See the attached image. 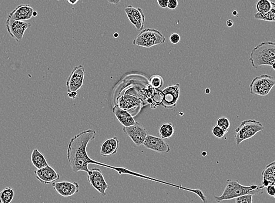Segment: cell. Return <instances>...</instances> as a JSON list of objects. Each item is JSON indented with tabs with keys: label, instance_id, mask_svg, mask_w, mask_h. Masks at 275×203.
I'll return each instance as SVG.
<instances>
[{
	"label": "cell",
	"instance_id": "1",
	"mask_svg": "<svg viewBox=\"0 0 275 203\" xmlns=\"http://www.w3.org/2000/svg\"><path fill=\"white\" fill-rule=\"evenodd\" d=\"M96 131L88 130L82 132L73 137L69 141L67 149V160L75 173L89 171L88 165L91 160L87 154L86 149L88 144L95 138Z\"/></svg>",
	"mask_w": 275,
	"mask_h": 203
},
{
	"label": "cell",
	"instance_id": "2",
	"mask_svg": "<svg viewBox=\"0 0 275 203\" xmlns=\"http://www.w3.org/2000/svg\"><path fill=\"white\" fill-rule=\"evenodd\" d=\"M227 186L223 194L220 196H214V199L218 203L230 201L239 196L250 194L252 195H261L264 194L263 185H251L246 186L240 184L237 181H227Z\"/></svg>",
	"mask_w": 275,
	"mask_h": 203
},
{
	"label": "cell",
	"instance_id": "3",
	"mask_svg": "<svg viewBox=\"0 0 275 203\" xmlns=\"http://www.w3.org/2000/svg\"><path fill=\"white\" fill-rule=\"evenodd\" d=\"M250 62L255 69L267 66L275 70V42H264L255 47L251 53Z\"/></svg>",
	"mask_w": 275,
	"mask_h": 203
},
{
	"label": "cell",
	"instance_id": "4",
	"mask_svg": "<svg viewBox=\"0 0 275 203\" xmlns=\"http://www.w3.org/2000/svg\"><path fill=\"white\" fill-rule=\"evenodd\" d=\"M166 42L165 36L159 30L147 28L141 30L133 41L134 45L150 48L152 47L162 45Z\"/></svg>",
	"mask_w": 275,
	"mask_h": 203
},
{
	"label": "cell",
	"instance_id": "5",
	"mask_svg": "<svg viewBox=\"0 0 275 203\" xmlns=\"http://www.w3.org/2000/svg\"><path fill=\"white\" fill-rule=\"evenodd\" d=\"M264 127L260 122L255 120H245L236 128V143L237 145L243 141L253 138L259 132L264 130Z\"/></svg>",
	"mask_w": 275,
	"mask_h": 203
},
{
	"label": "cell",
	"instance_id": "6",
	"mask_svg": "<svg viewBox=\"0 0 275 203\" xmlns=\"http://www.w3.org/2000/svg\"><path fill=\"white\" fill-rule=\"evenodd\" d=\"M275 85L274 77L268 74H263L254 78L250 85V93L253 95L266 96Z\"/></svg>",
	"mask_w": 275,
	"mask_h": 203
},
{
	"label": "cell",
	"instance_id": "7",
	"mask_svg": "<svg viewBox=\"0 0 275 203\" xmlns=\"http://www.w3.org/2000/svg\"><path fill=\"white\" fill-rule=\"evenodd\" d=\"M5 26L9 35L16 42L21 41L26 30L31 26V23L25 21H19L7 17Z\"/></svg>",
	"mask_w": 275,
	"mask_h": 203
},
{
	"label": "cell",
	"instance_id": "8",
	"mask_svg": "<svg viewBox=\"0 0 275 203\" xmlns=\"http://www.w3.org/2000/svg\"><path fill=\"white\" fill-rule=\"evenodd\" d=\"M85 75V69L83 65L77 66L73 68L66 80L68 92L77 91L83 86Z\"/></svg>",
	"mask_w": 275,
	"mask_h": 203
},
{
	"label": "cell",
	"instance_id": "9",
	"mask_svg": "<svg viewBox=\"0 0 275 203\" xmlns=\"http://www.w3.org/2000/svg\"><path fill=\"white\" fill-rule=\"evenodd\" d=\"M163 100L161 106L166 109H173L179 101L180 94V84L169 86L162 90Z\"/></svg>",
	"mask_w": 275,
	"mask_h": 203
},
{
	"label": "cell",
	"instance_id": "10",
	"mask_svg": "<svg viewBox=\"0 0 275 203\" xmlns=\"http://www.w3.org/2000/svg\"><path fill=\"white\" fill-rule=\"evenodd\" d=\"M88 181L94 189H95L100 195L103 196L106 195V191L109 188L105 178L100 169L99 168H93L88 172Z\"/></svg>",
	"mask_w": 275,
	"mask_h": 203
},
{
	"label": "cell",
	"instance_id": "11",
	"mask_svg": "<svg viewBox=\"0 0 275 203\" xmlns=\"http://www.w3.org/2000/svg\"><path fill=\"white\" fill-rule=\"evenodd\" d=\"M124 133L126 134L137 146L143 145L147 135H148L146 128L142 124L136 122L133 126L123 127Z\"/></svg>",
	"mask_w": 275,
	"mask_h": 203
},
{
	"label": "cell",
	"instance_id": "12",
	"mask_svg": "<svg viewBox=\"0 0 275 203\" xmlns=\"http://www.w3.org/2000/svg\"><path fill=\"white\" fill-rule=\"evenodd\" d=\"M143 145L149 150L160 154H168L170 151V145L164 139L153 135H147Z\"/></svg>",
	"mask_w": 275,
	"mask_h": 203
},
{
	"label": "cell",
	"instance_id": "13",
	"mask_svg": "<svg viewBox=\"0 0 275 203\" xmlns=\"http://www.w3.org/2000/svg\"><path fill=\"white\" fill-rule=\"evenodd\" d=\"M125 12L130 22L135 26L137 30L141 31L143 29L145 16L142 8H135L130 5L125 8Z\"/></svg>",
	"mask_w": 275,
	"mask_h": 203
},
{
	"label": "cell",
	"instance_id": "14",
	"mask_svg": "<svg viewBox=\"0 0 275 203\" xmlns=\"http://www.w3.org/2000/svg\"><path fill=\"white\" fill-rule=\"evenodd\" d=\"M52 185L58 194L64 198L70 197L77 194L79 191V185L77 182H54Z\"/></svg>",
	"mask_w": 275,
	"mask_h": 203
},
{
	"label": "cell",
	"instance_id": "15",
	"mask_svg": "<svg viewBox=\"0 0 275 203\" xmlns=\"http://www.w3.org/2000/svg\"><path fill=\"white\" fill-rule=\"evenodd\" d=\"M35 178L42 184L50 185L59 180L60 175L48 165L34 171Z\"/></svg>",
	"mask_w": 275,
	"mask_h": 203
},
{
	"label": "cell",
	"instance_id": "16",
	"mask_svg": "<svg viewBox=\"0 0 275 203\" xmlns=\"http://www.w3.org/2000/svg\"><path fill=\"white\" fill-rule=\"evenodd\" d=\"M34 9L28 4L19 5L12 11L8 13V16L15 20L19 21H28L33 16Z\"/></svg>",
	"mask_w": 275,
	"mask_h": 203
},
{
	"label": "cell",
	"instance_id": "17",
	"mask_svg": "<svg viewBox=\"0 0 275 203\" xmlns=\"http://www.w3.org/2000/svg\"><path fill=\"white\" fill-rule=\"evenodd\" d=\"M119 148V141L116 137L108 139L102 145L100 153L103 157H111L117 153Z\"/></svg>",
	"mask_w": 275,
	"mask_h": 203
},
{
	"label": "cell",
	"instance_id": "18",
	"mask_svg": "<svg viewBox=\"0 0 275 203\" xmlns=\"http://www.w3.org/2000/svg\"><path fill=\"white\" fill-rule=\"evenodd\" d=\"M112 112L124 127H129L135 124L136 121L128 111L123 110L118 105L112 108Z\"/></svg>",
	"mask_w": 275,
	"mask_h": 203
},
{
	"label": "cell",
	"instance_id": "19",
	"mask_svg": "<svg viewBox=\"0 0 275 203\" xmlns=\"http://www.w3.org/2000/svg\"><path fill=\"white\" fill-rule=\"evenodd\" d=\"M117 103L122 109L128 111L138 107L141 103V101L135 96L125 94L117 98Z\"/></svg>",
	"mask_w": 275,
	"mask_h": 203
},
{
	"label": "cell",
	"instance_id": "20",
	"mask_svg": "<svg viewBox=\"0 0 275 203\" xmlns=\"http://www.w3.org/2000/svg\"><path fill=\"white\" fill-rule=\"evenodd\" d=\"M263 181V185L264 188L269 185H274L275 183V162L268 164L262 172Z\"/></svg>",
	"mask_w": 275,
	"mask_h": 203
},
{
	"label": "cell",
	"instance_id": "21",
	"mask_svg": "<svg viewBox=\"0 0 275 203\" xmlns=\"http://www.w3.org/2000/svg\"><path fill=\"white\" fill-rule=\"evenodd\" d=\"M146 97L150 101L149 103L151 104V107L156 108L157 106H160L162 102L163 97L162 90L154 89L150 86L149 89L147 90Z\"/></svg>",
	"mask_w": 275,
	"mask_h": 203
},
{
	"label": "cell",
	"instance_id": "22",
	"mask_svg": "<svg viewBox=\"0 0 275 203\" xmlns=\"http://www.w3.org/2000/svg\"><path fill=\"white\" fill-rule=\"evenodd\" d=\"M31 162L32 165L37 169L45 167L48 165L44 155L37 148L34 149L32 152Z\"/></svg>",
	"mask_w": 275,
	"mask_h": 203
},
{
	"label": "cell",
	"instance_id": "23",
	"mask_svg": "<svg viewBox=\"0 0 275 203\" xmlns=\"http://www.w3.org/2000/svg\"><path fill=\"white\" fill-rule=\"evenodd\" d=\"M174 126L172 123H164L160 127L159 135L164 140H167L173 136L174 134Z\"/></svg>",
	"mask_w": 275,
	"mask_h": 203
},
{
	"label": "cell",
	"instance_id": "24",
	"mask_svg": "<svg viewBox=\"0 0 275 203\" xmlns=\"http://www.w3.org/2000/svg\"><path fill=\"white\" fill-rule=\"evenodd\" d=\"M14 191L12 188L8 187L0 192V203H10L14 198Z\"/></svg>",
	"mask_w": 275,
	"mask_h": 203
},
{
	"label": "cell",
	"instance_id": "25",
	"mask_svg": "<svg viewBox=\"0 0 275 203\" xmlns=\"http://www.w3.org/2000/svg\"><path fill=\"white\" fill-rule=\"evenodd\" d=\"M255 19L261 21L275 22V5L273 6L270 11L266 13L257 12L254 15Z\"/></svg>",
	"mask_w": 275,
	"mask_h": 203
},
{
	"label": "cell",
	"instance_id": "26",
	"mask_svg": "<svg viewBox=\"0 0 275 203\" xmlns=\"http://www.w3.org/2000/svg\"><path fill=\"white\" fill-rule=\"evenodd\" d=\"M275 5V2L270 0H259L257 2L256 8L258 12L264 13L270 11Z\"/></svg>",
	"mask_w": 275,
	"mask_h": 203
},
{
	"label": "cell",
	"instance_id": "27",
	"mask_svg": "<svg viewBox=\"0 0 275 203\" xmlns=\"http://www.w3.org/2000/svg\"><path fill=\"white\" fill-rule=\"evenodd\" d=\"M163 78L158 74L153 75L149 79V85L154 89H159L163 87Z\"/></svg>",
	"mask_w": 275,
	"mask_h": 203
},
{
	"label": "cell",
	"instance_id": "28",
	"mask_svg": "<svg viewBox=\"0 0 275 203\" xmlns=\"http://www.w3.org/2000/svg\"><path fill=\"white\" fill-rule=\"evenodd\" d=\"M217 125L224 130H229L230 121L226 117H220L217 120Z\"/></svg>",
	"mask_w": 275,
	"mask_h": 203
},
{
	"label": "cell",
	"instance_id": "29",
	"mask_svg": "<svg viewBox=\"0 0 275 203\" xmlns=\"http://www.w3.org/2000/svg\"><path fill=\"white\" fill-rule=\"evenodd\" d=\"M253 195L250 194L239 196L236 199V203H252L253 202Z\"/></svg>",
	"mask_w": 275,
	"mask_h": 203
},
{
	"label": "cell",
	"instance_id": "30",
	"mask_svg": "<svg viewBox=\"0 0 275 203\" xmlns=\"http://www.w3.org/2000/svg\"><path fill=\"white\" fill-rule=\"evenodd\" d=\"M228 131H229L223 130V128L218 126L217 125L213 127L212 130L213 134L218 138H223L225 135L228 133Z\"/></svg>",
	"mask_w": 275,
	"mask_h": 203
},
{
	"label": "cell",
	"instance_id": "31",
	"mask_svg": "<svg viewBox=\"0 0 275 203\" xmlns=\"http://www.w3.org/2000/svg\"><path fill=\"white\" fill-rule=\"evenodd\" d=\"M169 40L171 43L174 44L179 43L180 41V36L177 33H173L170 35Z\"/></svg>",
	"mask_w": 275,
	"mask_h": 203
},
{
	"label": "cell",
	"instance_id": "32",
	"mask_svg": "<svg viewBox=\"0 0 275 203\" xmlns=\"http://www.w3.org/2000/svg\"><path fill=\"white\" fill-rule=\"evenodd\" d=\"M178 5H179L178 0H169L167 8L170 9H174L177 8Z\"/></svg>",
	"mask_w": 275,
	"mask_h": 203
},
{
	"label": "cell",
	"instance_id": "33",
	"mask_svg": "<svg viewBox=\"0 0 275 203\" xmlns=\"http://www.w3.org/2000/svg\"><path fill=\"white\" fill-rule=\"evenodd\" d=\"M267 188V192L268 194L271 196H273L275 198V185L268 186Z\"/></svg>",
	"mask_w": 275,
	"mask_h": 203
},
{
	"label": "cell",
	"instance_id": "34",
	"mask_svg": "<svg viewBox=\"0 0 275 203\" xmlns=\"http://www.w3.org/2000/svg\"><path fill=\"white\" fill-rule=\"evenodd\" d=\"M157 3L163 8H167L169 0H157Z\"/></svg>",
	"mask_w": 275,
	"mask_h": 203
},
{
	"label": "cell",
	"instance_id": "35",
	"mask_svg": "<svg viewBox=\"0 0 275 203\" xmlns=\"http://www.w3.org/2000/svg\"><path fill=\"white\" fill-rule=\"evenodd\" d=\"M67 95H68L70 99L74 100L76 99L77 96H78V92H77V91H71V92L67 93Z\"/></svg>",
	"mask_w": 275,
	"mask_h": 203
},
{
	"label": "cell",
	"instance_id": "36",
	"mask_svg": "<svg viewBox=\"0 0 275 203\" xmlns=\"http://www.w3.org/2000/svg\"><path fill=\"white\" fill-rule=\"evenodd\" d=\"M110 4L117 5L119 4L121 0H107Z\"/></svg>",
	"mask_w": 275,
	"mask_h": 203
},
{
	"label": "cell",
	"instance_id": "37",
	"mask_svg": "<svg viewBox=\"0 0 275 203\" xmlns=\"http://www.w3.org/2000/svg\"><path fill=\"white\" fill-rule=\"evenodd\" d=\"M226 23L227 26L229 27V28H231V27H232L234 25V22L232 19L227 20Z\"/></svg>",
	"mask_w": 275,
	"mask_h": 203
},
{
	"label": "cell",
	"instance_id": "38",
	"mask_svg": "<svg viewBox=\"0 0 275 203\" xmlns=\"http://www.w3.org/2000/svg\"><path fill=\"white\" fill-rule=\"evenodd\" d=\"M67 1H68L70 4H71L72 5H74L77 4V3L78 2L79 0H67Z\"/></svg>",
	"mask_w": 275,
	"mask_h": 203
},
{
	"label": "cell",
	"instance_id": "39",
	"mask_svg": "<svg viewBox=\"0 0 275 203\" xmlns=\"http://www.w3.org/2000/svg\"><path fill=\"white\" fill-rule=\"evenodd\" d=\"M232 14L234 16H236L238 15V12L235 10V11H233Z\"/></svg>",
	"mask_w": 275,
	"mask_h": 203
},
{
	"label": "cell",
	"instance_id": "40",
	"mask_svg": "<svg viewBox=\"0 0 275 203\" xmlns=\"http://www.w3.org/2000/svg\"><path fill=\"white\" fill-rule=\"evenodd\" d=\"M38 15V12L36 11H33V16H36Z\"/></svg>",
	"mask_w": 275,
	"mask_h": 203
},
{
	"label": "cell",
	"instance_id": "41",
	"mask_svg": "<svg viewBox=\"0 0 275 203\" xmlns=\"http://www.w3.org/2000/svg\"><path fill=\"white\" fill-rule=\"evenodd\" d=\"M57 1H65V0H57Z\"/></svg>",
	"mask_w": 275,
	"mask_h": 203
}]
</instances>
